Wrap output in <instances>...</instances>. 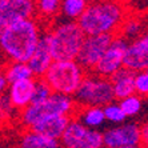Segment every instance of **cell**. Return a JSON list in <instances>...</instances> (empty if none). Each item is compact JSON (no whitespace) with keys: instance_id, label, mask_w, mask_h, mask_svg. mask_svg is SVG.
I'll use <instances>...</instances> for the list:
<instances>
[{"instance_id":"obj_5","label":"cell","mask_w":148,"mask_h":148,"mask_svg":"<svg viewBox=\"0 0 148 148\" xmlns=\"http://www.w3.org/2000/svg\"><path fill=\"white\" fill-rule=\"evenodd\" d=\"M77 103L73 96L64 93L52 92V95L43 103H31L21 110L17 115V120L23 130L32 128L38 120L44 115H68L75 116L77 111Z\"/></svg>"},{"instance_id":"obj_12","label":"cell","mask_w":148,"mask_h":148,"mask_svg":"<svg viewBox=\"0 0 148 148\" xmlns=\"http://www.w3.org/2000/svg\"><path fill=\"white\" fill-rule=\"evenodd\" d=\"M35 16V0H0V17L7 23V25L17 20Z\"/></svg>"},{"instance_id":"obj_6","label":"cell","mask_w":148,"mask_h":148,"mask_svg":"<svg viewBox=\"0 0 148 148\" xmlns=\"http://www.w3.org/2000/svg\"><path fill=\"white\" fill-rule=\"evenodd\" d=\"M77 106H100L116 100L110 77L97 75L93 71L87 72L80 87L73 95Z\"/></svg>"},{"instance_id":"obj_17","label":"cell","mask_w":148,"mask_h":148,"mask_svg":"<svg viewBox=\"0 0 148 148\" xmlns=\"http://www.w3.org/2000/svg\"><path fill=\"white\" fill-rule=\"evenodd\" d=\"M17 145L23 148H58L62 147V143L58 139H52L47 135L28 128L23 130L20 134Z\"/></svg>"},{"instance_id":"obj_8","label":"cell","mask_w":148,"mask_h":148,"mask_svg":"<svg viewBox=\"0 0 148 148\" xmlns=\"http://www.w3.org/2000/svg\"><path fill=\"white\" fill-rule=\"evenodd\" d=\"M104 147L107 148H138L141 145V125L135 121L114 124L103 131Z\"/></svg>"},{"instance_id":"obj_7","label":"cell","mask_w":148,"mask_h":148,"mask_svg":"<svg viewBox=\"0 0 148 148\" xmlns=\"http://www.w3.org/2000/svg\"><path fill=\"white\" fill-rule=\"evenodd\" d=\"M60 143L66 148H101L104 147L103 131L91 128L72 117Z\"/></svg>"},{"instance_id":"obj_2","label":"cell","mask_w":148,"mask_h":148,"mask_svg":"<svg viewBox=\"0 0 148 148\" xmlns=\"http://www.w3.org/2000/svg\"><path fill=\"white\" fill-rule=\"evenodd\" d=\"M127 15L124 0H91L77 21L86 35H117Z\"/></svg>"},{"instance_id":"obj_30","label":"cell","mask_w":148,"mask_h":148,"mask_svg":"<svg viewBox=\"0 0 148 148\" xmlns=\"http://www.w3.org/2000/svg\"><path fill=\"white\" fill-rule=\"evenodd\" d=\"M7 59L4 58L1 53H0V72H3L4 71V68H5V66H7Z\"/></svg>"},{"instance_id":"obj_20","label":"cell","mask_w":148,"mask_h":148,"mask_svg":"<svg viewBox=\"0 0 148 148\" xmlns=\"http://www.w3.org/2000/svg\"><path fill=\"white\" fill-rule=\"evenodd\" d=\"M36 17L40 19L45 25H49L60 15L62 0H35Z\"/></svg>"},{"instance_id":"obj_9","label":"cell","mask_w":148,"mask_h":148,"mask_svg":"<svg viewBox=\"0 0 148 148\" xmlns=\"http://www.w3.org/2000/svg\"><path fill=\"white\" fill-rule=\"evenodd\" d=\"M116 35L111 34H96V35H86L83 45L79 51L76 60L90 72L93 71L104 52L107 51L110 44L112 43Z\"/></svg>"},{"instance_id":"obj_14","label":"cell","mask_w":148,"mask_h":148,"mask_svg":"<svg viewBox=\"0 0 148 148\" xmlns=\"http://www.w3.org/2000/svg\"><path fill=\"white\" fill-rule=\"evenodd\" d=\"M53 60L55 59H53V55H52L51 51L48 34H47V29H44L43 34H41L40 40H39L38 47H36V49L34 52V55L28 60V64L32 68L36 77H43V75L45 73V71L48 69V67L51 66V63Z\"/></svg>"},{"instance_id":"obj_25","label":"cell","mask_w":148,"mask_h":148,"mask_svg":"<svg viewBox=\"0 0 148 148\" xmlns=\"http://www.w3.org/2000/svg\"><path fill=\"white\" fill-rule=\"evenodd\" d=\"M52 88L43 77H36V86L34 91L32 103H43L52 95Z\"/></svg>"},{"instance_id":"obj_13","label":"cell","mask_w":148,"mask_h":148,"mask_svg":"<svg viewBox=\"0 0 148 148\" xmlns=\"http://www.w3.org/2000/svg\"><path fill=\"white\" fill-rule=\"evenodd\" d=\"M35 86H36V77L16 80V82L10 83L5 93L8 95L10 100L19 112L32 103Z\"/></svg>"},{"instance_id":"obj_18","label":"cell","mask_w":148,"mask_h":148,"mask_svg":"<svg viewBox=\"0 0 148 148\" xmlns=\"http://www.w3.org/2000/svg\"><path fill=\"white\" fill-rule=\"evenodd\" d=\"M73 117L83 124L96 130H100L107 123L104 108L100 106H79Z\"/></svg>"},{"instance_id":"obj_10","label":"cell","mask_w":148,"mask_h":148,"mask_svg":"<svg viewBox=\"0 0 148 148\" xmlns=\"http://www.w3.org/2000/svg\"><path fill=\"white\" fill-rule=\"evenodd\" d=\"M128 43L130 41L127 39H124L120 35H116L110 47L107 48V51L104 52V55L99 60V63L95 66L93 72L97 75L106 76V77H111L115 72L123 68Z\"/></svg>"},{"instance_id":"obj_24","label":"cell","mask_w":148,"mask_h":148,"mask_svg":"<svg viewBox=\"0 0 148 148\" xmlns=\"http://www.w3.org/2000/svg\"><path fill=\"white\" fill-rule=\"evenodd\" d=\"M119 103H120L121 108L124 110V112L128 117H134L141 111L143 97L139 96L138 93H134V95H130V96L119 100Z\"/></svg>"},{"instance_id":"obj_15","label":"cell","mask_w":148,"mask_h":148,"mask_svg":"<svg viewBox=\"0 0 148 148\" xmlns=\"http://www.w3.org/2000/svg\"><path fill=\"white\" fill-rule=\"evenodd\" d=\"M71 119L72 116H68V115H44L39 119L38 123L31 130L44 134L52 139L60 140L64 131L68 127Z\"/></svg>"},{"instance_id":"obj_23","label":"cell","mask_w":148,"mask_h":148,"mask_svg":"<svg viewBox=\"0 0 148 148\" xmlns=\"http://www.w3.org/2000/svg\"><path fill=\"white\" fill-rule=\"evenodd\" d=\"M104 114H106V119H107V123L111 124H120L123 121L127 120V115L124 112V110L121 108L120 103H116V101H111V103L106 104L104 106Z\"/></svg>"},{"instance_id":"obj_21","label":"cell","mask_w":148,"mask_h":148,"mask_svg":"<svg viewBox=\"0 0 148 148\" xmlns=\"http://www.w3.org/2000/svg\"><path fill=\"white\" fill-rule=\"evenodd\" d=\"M91 0H62L59 17L66 20H79Z\"/></svg>"},{"instance_id":"obj_27","label":"cell","mask_w":148,"mask_h":148,"mask_svg":"<svg viewBox=\"0 0 148 148\" xmlns=\"http://www.w3.org/2000/svg\"><path fill=\"white\" fill-rule=\"evenodd\" d=\"M135 90L139 96L148 99V69L138 71L135 75Z\"/></svg>"},{"instance_id":"obj_4","label":"cell","mask_w":148,"mask_h":148,"mask_svg":"<svg viewBox=\"0 0 148 148\" xmlns=\"http://www.w3.org/2000/svg\"><path fill=\"white\" fill-rule=\"evenodd\" d=\"M87 72L88 71L76 59H55L43 75V79L48 83L53 92L73 96Z\"/></svg>"},{"instance_id":"obj_22","label":"cell","mask_w":148,"mask_h":148,"mask_svg":"<svg viewBox=\"0 0 148 148\" xmlns=\"http://www.w3.org/2000/svg\"><path fill=\"white\" fill-rule=\"evenodd\" d=\"M3 72L10 83L16 82V80L29 79V77H36L27 62H7V66Z\"/></svg>"},{"instance_id":"obj_29","label":"cell","mask_w":148,"mask_h":148,"mask_svg":"<svg viewBox=\"0 0 148 148\" xmlns=\"http://www.w3.org/2000/svg\"><path fill=\"white\" fill-rule=\"evenodd\" d=\"M8 86H10V82H8V79L5 77L4 72H0V95H3V93L7 92Z\"/></svg>"},{"instance_id":"obj_16","label":"cell","mask_w":148,"mask_h":148,"mask_svg":"<svg viewBox=\"0 0 148 148\" xmlns=\"http://www.w3.org/2000/svg\"><path fill=\"white\" fill-rule=\"evenodd\" d=\"M135 75L136 72L132 69L127 68L124 66L123 68H120L117 72H115L111 76V83L114 87V92L116 100H121L124 97L130 96L136 93L135 90Z\"/></svg>"},{"instance_id":"obj_19","label":"cell","mask_w":148,"mask_h":148,"mask_svg":"<svg viewBox=\"0 0 148 148\" xmlns=\"http://www.w3.org/2000/svg\"><path fill=\"white\" fill-rule=\"evenodd\" d=\"M147 28H148V21L145 17L140 16V15L128 14L117 35H120L124 39H127L128 41H131L144 34Z\"/></svg>"},{"instance_id":"obj_26","label":"cell","mask_w":148,"mask_h":148,"mask_svg":"<svg viewBox=\"0 0 148 148\" xmlns=\"http://www.w3.org/2000/svg\"><path fill=\"white\" fill-rule=\"evenodd\" d=\"M17 115H19V111L15 108L7 93L0 95V120L10 121L12 117L17 116Z\"/></svg>"},{"instance_id":"obj_31","label":"cell","mask_w":148,"mask_h":148,"mask_svg":"<svg viewBox=\"0 0 148 148\" xmlns=\"http://www.w3.org/2000/svg\"><path fill=\"white\" fill-rule=\"evenodd\" d=\"M5 27H7V23H5V21H4L3 19L0 17V36H1V34H3V32H4V29H5Z\"/></svg>"},{"instance_id":"obj_11","label":"cell","mask_w":148,"mask_h":148,"mask_svg":"<svg viewBox=\"0 0 148 148\" xmlns=\"http://www.w3.org/2000/svg\"><path fill=\"white\" fill-rule=\"evenodd\" d=\"M124 66L135 72L148 69V28L143 35L128 43Z\"/></svg>"},{"instance_id":"obj_3","label":"cell","mask_w":148,"mask_h":148,"mask_svg":"<svg viewBox=\"0 0 148 148\" xmlns=\"http://www.w3.org/2000/svg\"><path fill=\"white\" fill-rule=\"evenodd\" d=\"M53 59H76L86 39V32L79 21L58 17L45 27Z\"/></svg>"},{"instance_id":"obj_1","label":"cell","mask_w":148,"mask_h":148,"mask_svg":"<svg viewBox=\"0 0 148 148\" xmlns=\"http://www.w3.org/2000/svg\"><path fill=\"white\" fill-rule=\"evenodd\" d=\"M45 27L36 16L8 24L0 36V53L8 62L28 63Z\"/></svg>"},{"instance_id":"obj_28","label":"cell","mask_w":148,"mask_h":148,"mask_svg":"<svg viewBox=\"0 0 148 148\" xmlns=\"http://www.w3.org/2000/svg\"><path fill=\"white\" fill-rule=\"evenodd\" d=\"M141 145L148 148V121L141 124Z\"/></svg>"}]
</instances>
